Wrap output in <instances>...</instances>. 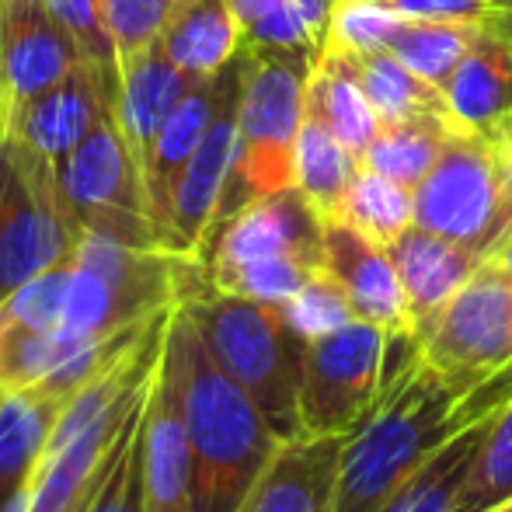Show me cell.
Returning <instances> with one entry per match:
<instances>
[{
	"mask_svg": "<svg viewBox=\"0 0 512 512\" xmlns=\"http://www.w3.org/2000/svg\"><path fill=\"white\" fill-rule=\"evenodd\" d=\"M164 370L178 394L192 460H196V512H237L248 488L283 439L248 391L216 363L203 331L178 304L164 335Z\"/></svg>",
	"mask_w": 512,
	"mask_h": 512,
	"instance_id": "cell-1",
	"label": "cell"
},
{
	"mask_svg": "<svg viewBox=\"0 0 512 512\" xmlns=\"http://www.w3.org/2000/svg\"><path fill=\"white\" fill-rule=\"evenodd\" d=\"M502 380V377H499ZM495 380V384H499ZM464 398L422 356L387 384L377 408L345 443L331 512H380L394 492L474 415L499 408L509 398L488 394Z\"/></svg>",
	"mask_w": 512,
	"mask_h": 512,
	"instance_id": "cell-2",
	"label": "cell"
},
{
	"mask_svg": "<svg viewBox=\"0 0 512 512\" xmlns=\"http://www.w3.org/2000/svg\"><path fill=\"white\" fill-rule=\"evenodd\" d=\"M168 314L150 321L63 405L32 481L28 512H84L102 481L129 411L147 394L164 356Z\"/></svg>",
	"mask_w": 512,
	"mask_h": 512,
	"instance_id": "cell-3",
	"label": "cell"
},
{
	"mask_svg": "<svg viewBox=\"0 0 512 512\" xmlns=\"http://www.w3.org/2000/svg\"><path fill=\"white\" fill-rule=\"evenodd\" d=\"M206 279V265L171 248H133L98 234L77 237L60 331L102 349L182 304Z\"/></svg>",
	"mask_w": 512,
	"mask_h": 512,
	"instance_id": "cell-4",
	"label": "cell"
},
{
	"mask_svg": "<svg viewBox=\"0 0 512 512\" xmlns=\"http://www.w3.org/2000/svg\"><path fill=\"white\" fill-rule=\"evenodd\" d=\"M182 307L203 331L216 363L255 398L279 439L304 436L300 384H304L307 338L286 321L279 304L234 297L209 279L182 297Z\"/></svg>",
	"mask_w": 512,
	"mask_h": 512,
	"instance_id": "cell-5",
	"label": "cell"
},
{
	"mask_svg": "<svg viewBox=\"0 0 512 512\" xmlns=\"http://www.w3.org/2000/svg\"><path fill=\"white\" fill-rule=\"evenodd\" d=\"M314 60L317 49L307 46H248V70H244L241 108H237V157L216 227L251 199L293 185V161H297V140L307 115V84Z\"/></svg>",
	"mask_w": 512,
	"mask_h": 512,
	"instance_id": "cell-6",
	"label": "cell"
},
{
	"mask_svg": "<svg viewBox=\"0 0 512 512\" xmlns=\"http://www.w3.org/2000/svg\"><path fill=\"white\" fill-rule=\"evenodd\" d=\"M415 223L478 255H492L512 234V178L492 133L457 129L415 189Z\"/></svg>",
	"mask_w": 512,
	"mask_h": 512,
	"instance_id": "cell-7",
	"label": "cell"
},
{
	"mask_svg": "<svg viewBox=\"0 0 512 512\" xmlns=\"http://www.w3.org/2000/svg\"><path fill=\"white\" fill-rule=\"evenodd\" d=\"M53 168L56 192L77 234H98L133 248H164L115 108Z\"/></svg>",
	"mask_w": 512,
	"mask_h": 512,
	"instance_id": "cell-8",
	"label": "cell"
},
{
	"mask_svg": "<svg viewBox=\"0 0 512 512\" xmlns=\"http://www.w3.org/2000/svg\"><path fill=\"white\" fill-rule=\"evenodd\" d=\"M415 342L418 356L464 398L512 373V276L485 258Z\"/></svg>",
	"mask_w": 512,
	"mask_h": 512,
	"instance_id": "cell-9",
	"label": "cell"
},
{
	"mask_svg": "<svg viewBox=\"0 0 512 512\" xmlns=\"http://www.w3.org/2000/svg\"><path fill=\"white\" fill-rule=\"evenodd\" d=\"M77 237L53 161L18 136H0V297L74 258Z\"/></svg>",
	"mask_w": 512,
	"mask_h": 512,
	"instance_id": "cell-10",
	"label": "cell"
},
{
	"mask_svg": "<svg viewBox=\"0 0 512 512\" xmlns=\"http://www.w3.org/2000/svg\"><path fill=\"white\" fill-rule=\"evenodd\" d=\"M391 331L349 321L310 338L300 384V422L314 436H352L391 384Z\"/></svg>",
	"mask_w": 512,
	"mask_h": 512,
	"instance_id": "cell-11",
	"label": "cell"
},
{
	"mask_svg": "<svg viewBox=\"0 0 512 512\" xmlns=\"http://www.w3.org/2000/svg\"><path fill=\"white\" fill-rule=\"evenodd\" d=\"M321 248V213L307 203V196L297 185H290V189L251 199L230 220H223L206 241V251L199 262L206 265L209 283H216V279L230 276V272L262 262L321 265Z\"/></svg>",
	"mask_w": 512,
	"mask_h": 512,
	"instance_id": "cell-12",
	"label": "cell"
},
{
	"mask_svg": "<svg viewBox=\"0 0 512 512\" xmlns=\"http://www.w3.org/2000/svg\"><path fill=\"white\" fill-rule=\"evenodd\" d=\"M115 98H119V70L84 60L49 91L14 108L4 136H18L56 164L112 112Z\"/></svg>",
	"mask_w": 512,
	"mask_h": 512,
	"instance_id": "cell-13",
	"label": "cell"
},
{
	"mask_svg": "<svg viewBox=\"0 0 512 512\" xmlns=\"http://www.w3.org/2000/svg\"><path fill=\"white\" fill-rule=\"evenodd\" d=\"M81 42L46 0H0V70L7 88V119L28 98L49 91L84 63Z\"/></svg>",
	"mask_w": 512,
	"mask_h": 512,
	"instance_id": "cell-14",
	"label": "cell"
},
{
	"mask_svg": "<svg viewBox=\"0 0 512 512\" xmlns=\"http://www.w3.org/2000/svg\"><path fill=\"white\" fill-rule=\"evenodd\" d=\"M244 70H248V46H241V53L213 77H199L185 98L175 105V112L168 115L161 136H157L154 150H150V161L143 168V189H147L150 203V220L161 237V244L168 241V220H171V199H175V185L182 178L185 164L192 161V154L199 150L203 136L213 126L220 105L227 102V95L244 81ZM168 248V244H164Z\"/></svg>",
	"mask_w": 512,
	"mask_h": 512,
	"instance_id": "cell-15",
	"label": "cell"
},
{
	"mask_svg": "<svg viewBox=\"0 0 512 512\" xmlns=\"http://www.w3.org/2000/svg\"><path fill=\"white\" fill-rule=\"evenodd\" d=\"M321 265L349 297L359 321L380 324L391 335H411L408 300L391 248L342 216L324 220Z\"/></svg>",
	"mask_w": 512,
	"mask_h": 512,
	"instance_id": "cell-16",
	"label": "cell"
},
{
	"mask_svg": "<svg viewBox=\"0 0 512 512\" xmlns=\"http://www.w3.org/2000/svg\"><path fill=\"white\" fill-rule=\"evenodd\" d=\"M244 81L227 95L220 105L213 126L203 136L199 150L192 161L185 164L182 178L175 185V199H171V220H168V248L182 251V255L203 258L206 241L216 227L220 216L223 192H227L230 171H234L237 157V108H241Z\"/></svg>",
	"mask_w": 512,
	"mask_h": 512,
	"instance_id": "cell-17",
	"label": "cell"
},
{
	"mask_svg": "<svg viewBox=\"0 0 512 512\" xmlns=\"http://www.w3.org/2000/svg\"><path fill=\"white\" fill-rule=\"evenodd\" d=\"M349 436L283 439L237 512H331Z\"/></svg>",
	"mask_w": 512,
	"mask_h": 512,
	"instance_id": "cell-18",
	"label": "cell"
},
{
	"mask_svg": "<svg viewBox=\"0 0 512 512\" xmlns=\"http://www.w3.org/2000/svg\"><path fill=\"white\" fill-rule=\"evenodd\" d=\"M143 512H196V460L164 363L150 380L143 418Z\"/></svg>",
	"mask_w": 512,
	"mask_h": 512,
	"instance_id": "cell-19",
	"label": "cell"
},
{
	"mask_svg": "<svg viewBox=\"0 0 512 512\" xmlns=\"http://www.w3.org/2000/svg\"><path fill=\"white\" fill-rule=\"evenodd\" d=\"M196 84L164 49L161 35L140 49L136 56L119 63V98H115V115H119L122 136L129 143L136 168H147L150 150L161 136L168 115L185 98V91Z\"/></svg>",
	"mask_w": 512,
	"mask_h": 512,
	"instance_id": "cell-20",
	"label": "cell"
},
{
	"mask_svg": "<svg viewBox=\"0 0 512 512\" xmlns=\"http://www.w3.org/2000/svg\"><path fill=\"white\" fill-rule=\"evenodd\" d=\"M387 248H391L401 286H405L411 335H418L439 310L450 304L460 293V286L485 262V255H478V251L464 248V244L450 241L443 234H432V230L418 227V223H411L405 234L387 244Z\"/></svg>",
	"mask_w": 512,
	"mask_h": 512,
	"instance_id": "cell-21",
	"label": "cell"
},
{
	"mask_svg": "<svg viewBox=\"0 0 512 512\" xmlns=\"http://www.w3.org/2000/svg\"><path fill=\"white\" fill-rule=\"evenodd\" d=\"M67 401V394L53 387H21L0 394V509L32 492L35 471Z\"/></svg>",
	"mask_w": 512,
	"mask_h": 512,
	"instance_id": "cell-22",
	"label": "cell"
},
{
	"mask_svg": "<svg viewBox=\"0 0 512 512\" xmlns=\"http://www.w3.org/2000/svg\"><path fill=\"white\" fill-rule=\"evenodd\" d=\"M446 105L460 129L495 133L512 115V46L488 32L474 35L471 49L443 88Z\"/></svg>",
	"mask_w": 512,
	"mask_h": 512,
	"instance_id": "cell-23",
	"label": "cell"
},
{
	"mask_svg": "<svg viewBox=\"0 0 512 512\" xmlns=\"http://www.w3.org/2000/svg\"><path fill=\"white\" fill-rule=\"evenodd\" d=\"M168 56L189 77H213L241 53L244 35L230 0H175L161 28Z\"/></svg>",
	"mask_w": 512,
	"mask_h": 512,
	"instance_id": "cell-24",
	"label": "cell"
},
{
	"mask_svg": "<svg viewBox=\"0 0 512 512\" xmlns=\"http://www.w3.org/2000/svg\"><path fill=\"white\" fill-rule=\"evenodd\" d=\"M307 112L321 115L328 129L363 161L370 143L380 133V115L370 105L359 74L352 67V56L345 49L324 46L317 49L314 70L307 84Z\"/></svg>",
	"mask_w": 512,
	"mask_h": 512,
	"instance_id": "cell-25",
	"label": "cell"
},
{
	"mask_svg": "<svg viewBox=\"0 0 512 512\" xmlns=\"http://www.w3.org/2000/svg\"><path fill=\"white\" fill-rule=\"evenodd\" d=\"M495 408L474 415L471 422H464L415 474L387 499V506L380 512H453L457 506L460 485H464L471 460L478 453V443L488 429V418Z\"/></svg>",
	"mask_w": 512,
	"mask_h": 512,
	"instance_id": "cell-26",
	"label": "cell"
},
{
	"mask_svg": "<svg viewBox=\"0 0 512 512\" xmlns=\"http://www.w3.org/2000/svg\"><path fill=\"white\" fill-rule=\"evenodd\" d=\"M363 171L359 157L328 129L321 115L307 112L304 129L297 140V161H293V185L307 196V203L321 213V220H331L342 209V199L349 196L352 182Z\"/></svg>",
	"mask_w": 512,
	"mask_h": 512,
	"instance_id": "cell-27",
	"label": "cell"
},
{
	"mask_svg": "<svg viewBox=\"0 0 512 512\" xmlns=\"http://www.w3.org/2000/svg\"><path fill=\"white\" fill-rule=\"evenodd\" d=\"M457 129L460 126L450 115H415V119L401 122H380L377 140L370 143L359 164L398 185L418 189V182L432 171V164L439 161V154Z\"/></svg>",
	"mask_w": 512,
	"mask_h": 512,
	"instance_id": "cell-28",
	"label": "cell"
},
{
	"mask_svg": "<svg viewBox=\"0 0 512 512\" xmlns=\"http://www.w3.org/2000/svg\"><path fill=\"white\" fill-rule=\"evenodd\" d=\"M324 46H328V42H324ZM345 53H349V49H345ZM349 56H352V67H356L366 98L377 108L380 122H401V119H415V115H450L453 119L443 88H436L432 81L418 77L415 70L405 67L394 53L373 49V53H349Z\"/></svg>",
	"mask_w": 512,
	"mask_h": 512,
	"instance_id": "cell-29",
	"label": "cell"
},
{
	"mask_svg": "<svg viewBox=\"0 0 512 512\" xmlns=\"http://www.w3.org/2000/svg\"><path fill=\"white\" fill-rule=\"evenodd\" d=\"M481 32V21H432V18H405L398 32L387 42V53L398 56L418 77L446 88L453 70L471 49L474 35Z\"/></svg>",
	"mask_w": 512,
	"mask_h": 512,
	"instance_id": "cell-30",
	"label": "cell"
},
{
	"mask_svg": "<svg viewBox=\"0 0 512 512\" xmlns=\"http://www.w3.org/2000/svg\"><path fill=\"white\" fill-rule=\"evenodd\" d=\"M512 502V394L488 418L453 512H492Z\"/></svg>",
	"mask_w": 512,
	"mask_h": 512,
	"instance_id": "cell-31",
	"label": "cell"
},
{
	"mask_svg": "<svg viewBox=\"0 0 512 512\" xmlns=\"http://www.w3.org/2000/svg\"><path fill=\"white\" fill-rule=\"evenodd\" d=\"M338 216L377 241L391 244L415 223V189L363 168L352 182L349 196L342 199Z\"/></svg>",
	"mask_w": 512,
	"mask_h": 512,
	"instance_id": "cell-32",
	"label": "cell"
},
{
	"mask_svg": "<svg viewBox=\"0 0 512 512\" xmlns=\"http://www.w3.org/2000/svg\"><path fill=\"white\" fill-rule=\"evenodd\" d=\"M147 394L129 411L119 443H115L102 481L91 492L84 512H143V418H147Z\"/></svg>",
	"mask_w": 512,
	"mask_h": 512,
	"instance_id": "cell-33",
	"label": "cell"
},
{
	"mask_svg": "<svg viewBox=\"0 0 512 512\" xmlns=\"http://www.w3.org/2000/svg\"><path fill=\"white\" fill-rule=\"evenodd\" d=\"M248 46L321 49L297 0H230Z\"/></svg>",
	"mask_w": 512,
	"mask_h": 512,
	"instance_id": "cell-34",
	"label": "cell"
},
{
	"mask_svg": "<svg viewBox=\"0 0 512 512\" xmlns=\"http://www.w3.org/2000/svg\"><path fill=\"white\" fill-rule=\"evenodd\" d=\"M283 310H286V321H290L307 342L342 328V324L356 321L349 297H345L342 286L324 272V265L310 276V283L297 293V297L286 300Z\"/></svg>",
	"mask_w": 512,
	"mask_h": 512,
	"instance_id": "cell-35",
	"label": "cell"
},
{
	"mask_svg": "<svg viewBox=\"0 0 512 512\" xmlns=\"http://www.w3.org/2000/svg\"><path fill=\"white\" fill-rule=\"evenodd\" d=\"M175 0H98L105 28L115 42L119 63L147 49L161 35Z\"/></svg>",
	"mask_w": 512,
	"mask_h": 512,
	"instance_id": "cell-36",
	"label": "cell"
},
{
	"mask_svg": "<svg viewBox=\"0 0 512 512\" xmlns=\"http://www.w3.org/2000/svg\"><path fill=\"white\" fill-rule=\"evenodd\" d=\"M56 11V18L74 32V39L81 42L84 56L91 63H102L108 70H119V53H115V42L105 28L102 7L98 0H46Z\"/></svg>",
	"mask_w": 512,
	"mask_h": 512,
	"instance_id": "cell-37",
	"label": "cell"
},
{
	"mask_svg": "<svg viewBox=\"0 0 512 512\" xmlns=\"http://www.w3.org/2000/svg\"><path fill=\"white\" fill-rule=\"evenodd\" d=\"M405 18H432V21H481L488 0H384Z\"/></svg>",
	"mask_w": 512,
	"mask_h": 512,
	"instance_id": "cell-38",
	"label": "cell"
},
{
	"mask_svg": "<svg viewBox=\"0 0 512 512\" xmlns=\"http://www.w3.org/2000/svg\"><path fill=\"white\" fill-rule=\"evenodd\" d=\"M481 25L512 46V0H488L485 14H481Z\"/></svg>",
	"mask_w": 512,
	"mask_h": 512,
	"instance_id": "cell-39",
	"label": "cell"
},
{
	"mask_svg": "<svg viewBox=\"0 0 512 512\" xmlns=\"http://www.w3.org/2000/svg\"><path fill=\"white\" fill-rule=\"evenodd\" d=\"M488 258H492V262H499L502 269H506L509 276H512V234H509L506 241H502L499 248H495V251H492V255H488Z\"/></svg>",
	"mask_w": 512,
	"mask_h": 512,
	"instance_id": "cell-40",
	"label": "cell"
},
{
	"mask_svg": "<svg viewBox=\"0 0 512 512\" xmlns=\"http://www.w3.org/2000/svg\"><path fill=\"white\" fill-rule=\"evenodd\" d=\"M492 136H495V140H499V143H502V147H506V150H509V154H512V115H509V119H506V122H502V126H499V129H495V133H492Z\"/></svg>",
	"mask_w": 512,
	"mask_h": 512,
	"instance_id": "cell-41",
	"label": "cell"
},
{
	"mask_svg": "<svg viewBox=\"0 0 512 512\" xmlns=\"http://www.w3.org/2000/svg\"><path fill=\"white\" fill-rule=\"evenodd\" d=\"M7 133V88H4V70H0V136Z\"/></svg>",
	"mask_w": 512,
	"mask_h": 512,
	"instance_id": "cell-42",
	"label": "cell"
},
{
	"mask_svg": "<svg viewBox=\"0 0 512 512\" xmlns=\"http://www.w3.org/2000/svg\"><path fill=\"white\" fill-rule=\"evenodd\" d=\"M492 512H512V502H506V506H499V509H492Z\"/></svg>",
	"mask_w": 512,
	"mask_h": 512,
	"instance_id": "cell-43",
	"label": "cell"
}]
</instances>
